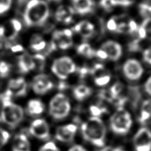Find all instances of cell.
I'll list each match as a JSON object with an SVG mask.
<instances>
[{
  "label": "cell",
  "instance_id": "7dc6e473",
  "mask_svg": "<svg viewBox=\"0 0 151 151\" xmlns=\"http://www.w3.org/2000/svg\"><path fill=\"white\" fill-rule=\"evenodd\" d=\"M10 49H11L12 52L14 53H17V52H22L23 51V47L19 44H17V45H12L10 47Z\"/></svg>",
  "mask_w": 151,
  "mask_h": 151
},
{
  "label": "cell",
  "instance_id": "60d3db41",
  "mask_svg": "<svg viewBox=\"0 0 151 151\" xmlns=\"http://www.w3.org/2000/svg\"><path fill=\"white\" fill-rule=\"evenodd\" d=\"M127 32H129L128 24H127V23L124 22H121L119 23V24H117V27L115 32L122 33Z\"/></svg>",
  "mask_w": 151,
  "mask_h": 151
},
{
  "label": "cell",
  "instance_id": "4316f807",
  "mask_svg": "<svg viewBox=\"0 0 151 151\" xmlns=\"http://www.w3.org/2000/svg\"><path fill=\"white\" fill-rule=\"evenodd\" d=\"M139 13L142 17L147 18L151 16V5L147 3L140 4L139 6Z\"/></svg>",
  "mask_w": 151,
  "mask_h": 151
},
{
  "label": "cell",
  "instance_id": "4fadbf2b",
  "mask_svg": "<svg viewBox=\"0 0 151 151\" xmlns=\"http://www.w3.org/2000/svg\"><path fill=\"white\" fill-rule=\"evenodd\" d=\"M8 89L12 92L13 96L17 97H25L27 95V83L23 77L13 79L9 81Z\"/></svg>",
  "mask_w": 151,
  "mask_h": 151
},
{
  "label": "cell",
  "instance_id": "9a60e30c",
  "mask_svg": "<svg viewBox=\"0 0 151 151\" xmlns=\"http://www.w3.org/2000/svg\"><path fill=\"white\" fill-rule=\"evenodd\" d=\"M75 12L80 15H86L92 13L94 9L93 0H71Z\"/></svg>",
  "mask_w": 151,
  "mask_h": 151
},
{
  "label": "cell",
  "instance_id": "3957f363",
  "mask_svg": "<svg viewBox=\"0 0 151 151\" xmlns=\"http://www.w3.org/2000/svg\"><path fill=\"white\" fill-rule=\"evenodd\" d=\"M2 103L1 120L12 129H14L23 119V110L19 105L12 101V98L0 97Z\"/></svg>",
  "mask_w": 151,
  "mask_h": 151
},
{
  "label": "cell",
  "instance_id": "44dd1931",
  "mask_svg": "<svg viewBox=\"0 0 151 151\" xmlns=\"http://www.w3.org/2000/svg\"><path fill=\"white\" fill-rule=\"evenodd\" d=\"M92 89L85 85H80L73 90V95L77 100L81 101L91 95Z\"/></svg>",
  "mask_w": 151,
  "mask_h": 151
},
{
  "label": "cell",
  "instance_id": "74e56055",
  "mask_svg": "<svg viewBox=\"0 0 151 151\" xmlns=\"http://www.w3.org/2000/svg\"><path fill=\"white\" fill-rule=\"evenodd\" d=\"M39 151H60L53 142H49L43 145Z\"/></svg>",
  "mask_w": 151,
  "mask_h": 151
},
{
  "label": "cell",
  "instance_id": "8fae6325",
  "mask_svg": "<svg viewBox=\"0 0 151 151\" xmlns=\"http://www.w3.org/2000/svg\"><path fill=\"white\" fill-rule=\"evenodd\" d=\"M73 32L71 29L55 31L53 34V41L61 49L65 50L73 45Z\"/></svg>",
  "mask_w": 151,
  "mask_h": 151
},
{
  "label": "cell",
  "instance_id": "5bb4252c",
  "mask_svg": "<svg viewBox=\"0 0 151 151\" xmlns=\"http://www.w3.org/2000/svg\"><path fill=\"white\" fill-rule=\"evenodd\" d=\"M101 49L106 53L109 59L114 61L119 60L123 53L121 45L113 41H106L103 44Z\"/></svg>",
  "mask_w": 151,
  "mask_h": 151
},
{
  "label": "cell",
  "instance_id": "e0dca14e",
  "mask_svg": "<svg viewBox=\"0 0 151 151\" xmlns=\"http://www.w3.org/2000/svg\"><path fill=\"white\" fill-rule=\"evenodd\" d=\"M73 32L78 33L83 38L88 39L91 37L95 32V26L88 21H82L77 23L73 28Z\"/></svg>",
  "mask_w": 151,
  "mask_h": 151
},
{
  "label": "cell",
  "instance_id": "7402d4cb",
  "mask_svg": "<svg viewBox=\"0 0 151 151\" xmlns=\"http://www.w3.org/2000/svg\"><path fill=\"white\" fill-rule=\"evenodd\" d=\"M30 47L33 51H42L46 47V41L40 35L34 34L30 40Z\"/></svg>",
  "mask_w": 151,
  "mask_h": 151
},
{
  "label": "cell",
  "instance_id": "f6af8a7d",
  "mask_svg": "<svg viewBox=\"0 0 151 151\" xmlns=\"http://www.w3.org/2000/svg\"><path fill=\"white\" fill-rule=\"evenodd\" d=\"M137 35L138 38L140 40H144V39L147 38V33H146V31L145 29L142 27V26H139Z\"/></svg>",
  "mask_w": 151,
  "mask_h": 151
},
{
  "label": "cell",
  "instance_id": "f5cc1de1",
  "mask_svg": "<svg viewBox=\"0 0 151 151\" xmlns=\"http://www.w3.org/2000/svg\"><path fill=\"white\" fill-rule=\"evenodd\" d=\"M121 151H122V150H121Z\"/></svg>",
  "mask_w": 151,
  "mask_h": 151
},
{
  "label": "cell",
  "instance_id": "6da1fadb",
  "mask_svg": "<svg viewBox=\"0 0 151 151\" xmlns=\"http://www.w3.org/2000/svg\"><path fill=\"white\" fill-rule=\"evenodd\" d=\"M49 16V6L44 0H30L23 13V19L27 27L43 25Z\"/></svg>",
  "mask_w": 151,
  "mask_h": 151
},
{
  "label": "cell",
  "instance_id": "e575fe53",
  "mask_svg": "<svg viewBox=\"0 0 151 151\" xmlns=\"http://www.w3.org/2000/svg\"><path fill=\"white\" fill-rule=\"evenodd\" d=\"M140 40L139 38L134 39L129 43L128 45V49L129 51L131 52H137L140 50Z\"/></svg>",
  "mask_w": 151,
  "mask_h": 151
},
{
  "label": "cell",
  "instance_id": "bcb514c9",
  "mask_svg": "<svg viewBox=\"0 0 151 151\" xmlns=\"http://www.w3.org/2000/svg\"><path fill=\"white\" fill-rule=\"evenodd\" d=\"M95 56L99 57L101 59H106L108 58V56L105 51L102 49H99V50L95 51Z\"/></svg>",
  "mask_w": 151,
  "mask_h": 151
},
{
  "label": "cell",
  "instance_id": "52a82bcc",
  "mask_svg": "<svg viewBox=\"0 0 151 151\" xmlns=\"http://www.w3.org/2000/svg\"><path fill=\"white\" fill-rule=\"evenodd\" d=\"M137 151H151V131L145 127L140 129L134 137Z\"/></svg>",
  "mask_w": 151,
  "mask_h": 151
},
{
  "label": "cell",
  "instance_id": "681fc988",
  "mask_svg": "<svg viewBox=\"0 0 151 151\" xmlns=\"http://www.w3.org/2000/svg\"><path fill=\"white\" fill-rule=\"evenodd\" d=\"M69 151H87L84 147L81 145H75L71 148H70Z\"/></svg>",
  "mask_w": 151,
  "mask_h": 151
},
{
  "label": "cell",
  "instance_id": "f35d334b",
  "mask_svg": "<svg viewBox=\"0 0 151 151\" xmlns=\"http://www.w3.org/2000/svg\"><path fill=\"white\" fill-rule=\"evenodd\" d=\"M138 28H139V26H138L137 23L134 22V20H130L128 23V29H129V33H131L132 35H137Z\"/></svg>",
  "mask_w": 151,
  "mask_h": 151
},
{
  "label": "cell",
  "instance_id": "ab89813d",
  "mask_svg": "<svg viewBox=\"0 0 151 151\" xmlns=\"http://www.w3.org/2000/svg\"><path fill=\"white\" fill-rule=\"evenodd\" d=\"M107 28L109 31L111 32H116V27H117V23H116V20L115 18H111V19L109 20V22H107Z\"/></svg>",
  "mask_w": 151,
  "mask_h": 151
},
{
  "label": "cell",
  "instance_id": "7a4b0ae2",
  "mask_svg": "<svg viewBox=\"0 0 151 151\" xmlns=\"http://www.w3.org/2000/svg\"><path fill=\"white\" fill-rule=\"evenodd\" d=\"M81 132L84 139L96 147L105 145L106 127L99 117L92 116L81 126Z\"/></svg>",
  "mask_w": 151,
  "mask_h": 151
},
{
  "label": "cell",
  "instance_id": "484cf974",
  "mask_svg": "<svg viewBox=\"0 0 151 151\" xmlns=\"http://www.w3.org/2000/svg\"><path fill=\"white\" fill-rule=\"evenodd\" d=\"M35 64V69L39 71H43L45 65V57L43 54L37 53L32 56Z\"/></svg>",
  "mask_w": 151,
  "mask_h": 151
},
{
  "label": "cell",
  "instance_id": "d6986e66",
  "mask_svg": "<svg viewBox=\"0 0 151 151\" xmlns=\"http://www.w3.org/2000/svg\"><path fill=\"white\" fill-rule=\"evenodd\" d=\"M13 151H31L30 143L27 136L19 133L15 137L13 144Z\"/></svg>",
  "mask_w": 151,
  "mask_h": 151
},
{
  "label": "cell",
  "instance_id": "4dcf8cb0",
  "mask_svg": "<svg viewBox=\"0 0 151 151\" xmlns=\"http://www.w3.org/2000/svg\"><path fill=\"white\" fill-rule=\"evenodd\" d=\"M11 71V65L5 61L0 62V77H6L9 75Z\"/></svg>",
  "mask_w": 151,
  "mask_h": 151
},
{
  "label": "cell",
  "instance_id": "f1b7e54d",
  "mask_svg": "<svg viewBox=\"0 0 151 151\" xmlns=\"http://www.w3.org/2000/svg\"><path fill=\"white\" fill-rule=\"evenodd\" d=\"M89 110L93 116L99 117L103 113L107 112V109L103 106H99L97 105H91L90 106Z\"/></svg>",
  "mask_w": 151,
  "mask_h": 151
},
{
  "label": "cell",
  "instance_id": "9c48e42d",
  "mask_svg": "<svg viewBox=\"0 0 151 151\" xmlns=\"http://www.w3.org/2000/svg\"><path fill=\"white\" fill-rule=\"evenodd\" d=\"M30 134L38 139L48 140L50 137L49 127L45 120L38 119L33 121L29 127Z\"/></svg>",
  "mask_w": 151,
  "mask_h": 151
},
{
  "label": "cell",
  "instance_id": "f907efd6",
  "mask_svg": "<svg viewBox=\"0 0 151 151\" xmlns=\"http://www.w3.org/2000/svg\"><path fill=\"white\" fill-rule=\"evenodd\" d=\"M67 84H66L65 83H64V82H61L59 84V85H58V87H59V90H64V89H65V88H67Z\"/></svg>",
  "mask_w": 151,
  "mask_h": 151
},
{
  "label": "cell",
  "instance_id": "ac0fdd59",
  "mask_svg": "<svg viewBox=\"0 0 151 151\" xmlns=\"http://www.w3.org/2000/svg\"><path fill=\"white\" fill-rule=\"evenodd\" d=\"M18 67L20 72L22 73H27L35 69V64L33 62V57L27 53L22 54L18 59Z\"/></svg>",
  "mask_w": 151,
  "mask_h": 151
},
{
  "label": "cell",
  "instance_id": "b9f144b4",
  "mask_svg": "<svg viewBox=\"0 0 151 151\" xmlns=\"http://www.w3.org/2000/svg\"><path fill=\"white\" fill-rule=\"evenodd\" d=\"M143 60L147 63L151 65V47L147 49L143 52Z\"/></svg>",
  "mask_w": 151,
  "mask_h": 151
},
{
  "label": "cell",
  "instance_id": "ffe728a7",
  "mask_svg": "<svg viewBox=\"0 0 151 151\" xmlns=\"http://www.w3.org/2000/svg\"><path fill=\"white\" fill-rule=\"evenodd\" d=\"M45 105L39 99H32L29 101L27 106V113L32 116H37L43 113Z\"/></svg>",
  "mask_w": 151,
  "mask_h": 151
},
{
  "label": "cell",
  "instance_id": "cb8c5ba5",
  "mask_svg": "<svg viewBox=\"0 0 151 151\" xmlns=\"http://www.w3.org/2000/svg\"><path fill=\"white\" fill-rule=\"evenodd\" d=\"M77 53L87 58L91 59L95 56V51L93 50L91 47L87 43H82L78 46L77 49Z\"/></svg>",
  "mask_w": 151,
  "mask_h": 151
},
{
  "label": "cell",
  "instance_id": "ee69618b",
  "mask_svg": "<svg viewBox=\"0 0 151 151\" xmlns=\"http://www.w3.org/2000/svg\"><path fill=\"white\" fill-rule=\"evenodd\" d=\"M9 22L11 23L13 27H14V29L16 31L17 33H19L22 28V23H21L17 19H12L11 20H9Z\"/></svg>",
  "mask_w": 151,
  "mask_h": 151
},
{
  "label": "cell",
  "instance_id": "f546056e",
  "mask_svg": "<svg viewBox=\"0 0 151 151\" xmlns=\"http://www.w3.org/2000/svg\"><path fill=\"white\" fill-rule=\"evenodd\" d=\"M123 89V85L121 83L117 82L116 83H114L109 90H110L111 94L113 95V96L114 98V100H115L117 97H119L120 93H121Z\"/></svg>",
  "mask_w": 151,
  "mask_h": 151
},
{
  "label": "cell",
  "instance_id": "836d02e7",
  "mask_svg": "<svg viewBox=\"0 0 151 151\" xmlns=\"http://www.w3.org/2000/svg\"><path fill=\"white\" fill-rule=\"evenodd\" d=\"M10 139V134L6 130L0 129V148L7 144Z\"/></svg>",
  "mask_w": 151,
  "mask_h": 151
},
{
  "label": "cell",
  "instance_id": "d590c367",
  "mask_svg": "<svg viewBox=\"0 0 151 151\" xmlns=\"http://www.w3.org/2000/svg\"><path fill=\"white\" fill-rule=\"evenodd\" d=\"M99 97L101 99L106 100L109 102H113L114 101V98L111 94L110 90H101L99 93Z\"/></svg>",
  "mask_w": 151,
  "mask_h": 151
},
{
  "label": "cell",
  "instance_id": "d6a6232c",
  "mask_svg": "<svg viewBox=\"0 0 151 151\" xmlns=\"http://www.w3.org/2000/svg\"><path fill=\"white\" fill-rule=\"evenodd\" d=\"M142 27L145 29L147 33V38L151 40V17L145 18L142 22Z\"/></svg>",
  "mask_w": 151,
  "mask_h": 151
},
{
  "label": "cell",
  "instance_id": "2e32d148",
  "mask_svg": "<svg viewBox=\"0 0 151 151\" xmlns=\"http://www.w3.org/2000/svg\"><path fill=\"white\" fill-rule=\"evenodd\" d=\"M75 10L70 6H61L58 7L55 13V19L57 22L69 24L73 21Z\"/></svg>",
  "mask_w": 151,
  "mask_h": 151
},
{
  "label": "cell",
  "instance_id": "1f68e13d",
  "mask_svg": "<svg viewBox=\"0 0 151 151\" xmlns=\"http://www.w3.org/2000/svg\"><path fill=\"white\" fill-rule=\"evenodd\" d=\"M111 81V76L109 75H101L95 78V84L99 87H102V86H105L107 85L108 83L110 82Z\"/></svg>",
  "mask_w": 151,
  "mask_h": 151
},
{
  "label": "cell",
  "instance_id": "c3c4849f",
  "mask_svg": "<svg viewBox=\"0 0 151 151\" xmlns=\"http://www.w3.org/2000/svg\"><path fill=\"white\" fill-rule=\"evenodd\" d=\"M145 88L146 92H147L148 95H151V77L148 78L147 81L145 83Z\"/></svg>",
  "mask_w": 151,
  "mask_h": 151
},
{
  "label": "cell",
  "instance_id": "8992f818",
  "mask_svg": "<svg viewBox=\"0 0 151 151\" xmlns=\"http://www.w3.org/2000/svg\"><path fill=\"white\" fill-rule=\"evenodd\" d=\"M51 71L59 79L65 80L77 71L76 65L69 57H61L53 61Z\"/></svg>",
  "mask_w": 151,
  "mask_h": 151
},
{
  "label": "cell",
  "instance_id": "277c9868",
  "mask_svg": "<svg viewBox=\"0 0 151 151\" xmlns=\"http://www.w3.org/2000/svg\"><path fill=\"white\" fill-rule=\"evenodd\" d=\"M132 123L131 116L129 112L123 108H120L112 115L110 120V126L114 133L124 134L131 129Z\"/></svg>",
  "mask_w": 151,
  "mask_h": 151
},
{
  "label": "cell",
  "instance_id": "7bdbcfd3",
  "mask_svg": "<svg viewBox=\"0 0 151 151\" xmlns=\"http://www.w3.org/2000/svg\"><path fill=\"white\" fill-rule=\"evenodd\" d=\"M78 73L81 79H84L88 74H90V69L87 67H81L78 69Z\"/></svg>",
  "mask_w": 151,
  "mask_h": 151
},
{
  "label": "cell",
  "instance_id": "7c38bea8",
  "mask_svg": "<svg viewBox=\"0 0 151 151\" xmlns=\"http://www.w3.org/2000/svg\"><path fill=\"white\" fill-rule=\"evenodd\" d=\"M77 130V127L73 124L59 127L57 129L55 138L61 142H70L73 140Z\"/></svg>",
  "mask_w": 151,
  "mask_h": 151
},
{
  "label": "cell",
  "instance_id": "5b68a950",
  "mask_svg": "<svg viewBox=\"0 0 151 151\" xmlns=\"http://www.w3.org/2000/svg\"><path fill=\"white\" fill-rule=\"evenodd\" d=\"M71 111V104L63 93L55 95L49 103V114L54 119L61 120L68 115Z\"/></svg>",
  "mask_w": 151,
  "mask_h": 151
},
{
  "label": "cell",
  "instance_id": "816d5d0a",
  "mask_svg": "<svg viewBox=\"0 0 151 151\" xmlns=\"http://www.w3.org/2000/svg\"><path fill=\"white\" fill-rule=\"evenodd\" d=\"M52 1H60V0H52Z\"/></svg>",
  "mask_w": 151,
  "mask_h": 151
},
{
  "label": "cell",
  "instance_id": "83f0119b",
  "mask_svg": "<svg viewBox=\"0 0 151 151\" xmlns=\"http://www.w3.org/2000/svg\"><path fill=\"white\" fill-rule=\"evenodd\" d=\"M100 6L105 11L111 12L114 7H117L116 0H101Z\"/></svg>",
  "mask_w": 151,
  "mask_h": 151
},
{
  "label": "cell",
  "instance_id": "30bf717a",
  "mask_svg": "<svg viewBox=\"0 0 151 151\" xmlns=\"http://www.w3.org/2000/svg\"><path fill=\"white\" fill-rule=\"evenodd\" d=\"M54 87L53 83L47 75L40 74L33 79L32 88L36 94L44 95Z\"/></svg>",
  "mask_w": 151,
  "mask_h": 151
},
{
  "label": "cell",
  "instance_id": "ba28073f",
  "mask_svg": "<svg viewBox=\"0 0 151 151\" xmlns=\"http://www.w3.org/2000/svg\"><path fill=\"white\" fill-rule=\"evenodd\" d=\"M123 71L124 76L131 81H137L142 77L144 69L142 65L136 59H131L124 63Z\"/></svg>",
  "mask_w": 151,
  "mask_h": 151
},
{
  "label": "cell",
  "instance_id": "8d00e7d4",
  "mask_svg": "<svg viewBox=\"0 0 151 151\" xmlns=\"http://www.w3.org/2000/svg\"><path fill=\"white\" fill-rule=\"evenodd\" d=\"M12 0H0V15L7 12L11 7Z\"/></svg>",
  "mask_w": 151,
  "mask_h": 151
},
{
  "label": "cell",
  "instance_id": "603a6c76",
  "mask_svg": "<svg viewBox=\"0 0 151 151\" xmlns=\"http://www.w3.org/2000/svg\"><path fill=\"white\" fill-rule=\"evenodd\" d=\"M151 118V100L147 99L142 103L141 113L139 119L140 123H145Z\"/></svg>",
  "mask_w": 151,
  "mask_h": 151
},
{
  "label": "cell",
  "instance_id": "d4e9b609",
  "mask_svg": "<svg viewBox=\"0 0 151 151\" xmlns=\"http://www.w3.org/2000/svg\"><path fill=\"white\" fill-rule=\"evenodd\" d=\"M129 96L133 107H137L139 101L141 98L139 88L137 86H131L129 87Z\"/></svg>",
  "mask_w": 151,
  "mask_h": 151
}]
</instances>
